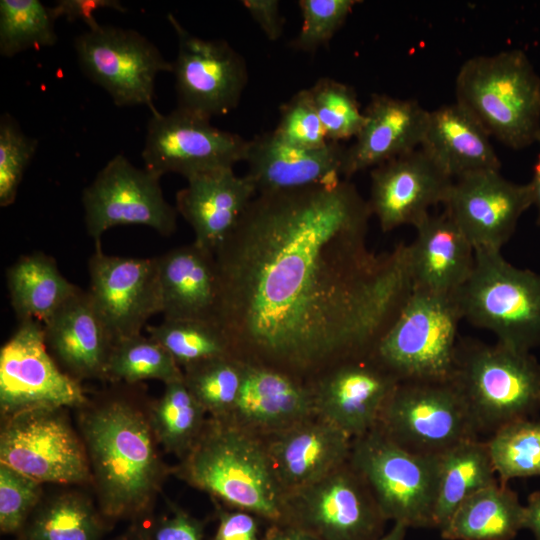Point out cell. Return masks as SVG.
<instances>
[{
	"label": "cell",
	"instance_id": "cell-35",
	"mask_svg": "<svg viewBox=\"0 0 540 540\" xmlns=\"http://www.w3.org/2000/svg\"><path fill=\"white\" fill-rule=\"evenodd\" d=\"M149 379L166 385L183 381L184 373L168 351L151 337L140 334L114 343L104 380L135 385Z\"/></svg>",
	"mask_w": 540,
	"mask_h": 540
},
{
	"label": "cell",
	"instance_id": "cell-27",
	"mask_svg": "<svg viewBox=\"0 0 540 540\" xmlns=\"http://www.w3.org/2000/svg\"><path fill=\"white\" fill-rule=\"evenodd\" d=\"M415 229L416 237L407 245L412 289L457 295L474 267L472 244L445 211L429 214Z\"/></svg>",
	"mask_w": 540,
	"mask_h": 540
},
{
	"label": "cell",
	"instance_id": "cell-15",
	"mask_svg": "<svg viewBox=\"0 0 540 540\" xmlns=\"http://www.w3.org/2000/svg\"><path fill=\"white\" fill-rule=\"evenodd\" d=\"M151 113L142 150L146 170L188 179L245 160L249 140L213 126L211 119L179 107Z\"/></svg>",
	"mask_w": 540,
	"mask_h": 540
},
{
	"label": "cell",
	"instance_id": "cell-50",
	"mask_svg": "<svg viewBox=\"0 0 540 540\" xmlns=\"http://www.w3.org/2000/svg\"><path fill=\"white\" fill-rule=\"evenodd\" d=\"M524 528L540 540V490L531 493L524 506Z\"/></svg>",
	"mask_w": 540,
	"mask_h": 540
},
{
	"label": "cell",
	"instance_id": "cell-46",
	"mask_svg": "<svg viewBox=\"0 0 540 540\" xmlns=\"http://www.w3.org/2000/svg\"><path fill=\"white\" fill-rule=\"evenodd\" d=\"M219 522L213 540H260L258 516L248 511L219 512Z\"/></svg>",
	"mask_w": 540,
	"mask_h": 540
},
{
	"label": "cell",
	"instance_id": "cell-5",
	"mask_svg": "<svg viewBox=\"0 0 540 540\" xmlns=\"http://www.w3.org/2000/svg\"><path fill=\"white\" fill-rule=\"evenodd\" d=\"M451 381L464 397L479 433L540 410V363L528 351L499 342L459 340Z\"/></svg>",
	"mask_w": 540,
	"mask_h": 540
},
{
	"label": "cell",
	"instance_id": "cell-34",
	"mask_svg": "<svg viewBox=\"0 0 540 540\" xmlns=\"http://www.w3.org/2000/svg\"><path fill=\"white\" fill-rule=\"evenodd\" d=\"M206 415L183 380L165 385L162 396L150 409L149 420L157 442L183 458L202 433Z\"/></svg>",
	"mask_w": 540,
	"mask_h": 540
},
{
	"label": "cell",
	"instance_id": "cell-25",
	"mask_svg": "<svg viewBox=\"0 0 540 540\" xmlns=\"http://www.w3.org/2000/svg\"><path fill=\"white\" fill-rule=\"evenodd\" d=\"M257 195L252 181L233 168L200 173L176 194V210L191 226L194 242L215 251Z\"/></svg>",
	"mask_w": 540,
	"mask_h": 540
},
{
	"label": "cell",
	"instance_id": "cell-9",
	"mask_svg": "<svg viewBox=\"0 0 540 540\" xmlns=\"http://www.w3.org/2000/svg\"><path fill=\"white\" fill-rule=\"evenodd\" d=\"M375 427L404 449L426 456L480 434L451 380L399 382Z\"/></svg>",
	"mask_w": 540,
	"mask_h": 540
},
{
	"label": "cell",
	"instance_id": "cell-38",
	"mask_svg": "<svg viewBox=\"0 0 540 540\" xmlns=\"http://www.w3.org/2000/svg\"><path fill=\"white\" fill-rule=\"evenodd\" d=\"M501 483L540 476V421L529 418L510 422L486 440Z\"/></svg>",
	"mask_w": 540,
	"mask_h": 540
},
{
	"label": "cell",
	"instance_id": "cell-18",
	"mask_svg": "<svg viewBox=\"0 0 540 540\" xmlns=\"http://www.w3.org/2000/svg\"><path fill=\"white\" fill-rule=\"evenodd\" d=\"M533 205L530 184H517L500 170H485L454 179L445 212L474 250L501 251L522 214Z\"/></svg>",
	"mask_w": 540,
	"mask_h": 540
},
{
	"label": "cell",
	"instance_id": "cell-8",
	"mask_svg": "<svg viewBox=\"0 0 540 540\" xmlns=\"http://www.w3.org/2000/svg\"><path fill=\"white\" fill-rule=\"evenodd\" d=\"M349 462L387 521L408 528H434L436 456L410 452L374 427L353 438Z\"/></svg>",
	"mask_w": 540,
	"mask_h": 540
},
{
	"label": "cell",
	"instance_id": "cell-52",
	"mask_svg": "<svg viewBox=\"0 0 540 540\" xmlns=\"http://www.w3.org/2000/svg\"><path fill=\"white\" fill-rule=\"evenodd\" d=\"M408 527L400 522L393 523L390 530L376 540H405Z\"/></svg>",
	"mask_w": 540,
	"mask_h": 540
},
{
	"label": "cell",
	"instance_id": "cell-28",
	"mask_svg": "<svg viewBox=\"0 0 540 540\" xmlns=\"http://www.w3.org/2000/svg\"><path fill=\"white\" fill-rule=\"evenodd\" d=\"M156 258L164 319L215 323L218 277L214 252L193 241Z\"/></svg>",
	"mask_w": 540,
	"mask_h": 540
},
{
	"label": "cell",
	"instance_id": "cell-39",
	"mask_svg": "<svg viewBox=\"0 0 540 540\" xmlns=\"http://www.w3.org/2000/svg\"><path fill=\"white\" fill-rule=\"evenodd\" d=\"M49 7L39 0L0 1V54L10 58L57 42Z\"/></svg>",
	"mask_w": 540,
	"mask_h": 540
},
{
	"label": "cell",
	"instance_id": "cell-21",
	"mask_svg": "<svg viewBox=\"0 0 540 540\" xmlns=\"http://www.w3.org/2000/svg\"><path fill=\"white\" fill-rule=\"evenodd\" d=\"M263 440L285 497L346 463L353 439L315 415Z\"/></svg>",
	"mask_w": 540,
	"mask_h": 540
},
{
	"label": "cell",
	"instance_id": "cell-31",
	"mask_svg": "<svg viewBox=\"0 0 540 540\" xmlns=\"http://www.w3.org/2000/svg\"><path fill=\"white\" fill-rule=\"evenodd\" d=\"M437 484L434 528L440 530L456 508L478 490L496 483L486 441H461L436 455Z\"/></svg>",
	"mask_w": 540,
	"mask_h": 540
},
{
	"label": "cell",
	"instance_id": "cell-53",
	"mask_svg": "<svg viewBox=\"0 0 540 540\" xmlns=\"http://www.w3.org/2000/svg\"><path fill=\"white\" fill-rule=\"evenodd\" d=\"M121 540H150L148 538H145L141 535H130V536H127Z\"/></svg>",
	"mask_w": 540,
	"mask_h": 540
},
{
	"label": "cell",
	"instance_id": "cell-48",
	"mask_svg": "<svg viewBox=\"0 0 540 540\" xmlns=\"http://www.w3.org/2000/svg\"><path fill=\"white\" fill-rule=\"evenodd\" d=\"M241 3L270 41H276L281 37L284 20L279 1L243 0Z\"/></svg>",
	"mask_w": 540,
	"mask_h": 540
},
{
	"label": "cell",
	"instance_id": "cell-43",
	"mask_svg": "<svg viewBox=\"0 0 540 540\" xmlns=\"http://www.w3.org/2000/svg\"><path fill=\"white\" fill-rule=\"evenodd\" d=\"M41 483L0 463V530L19 534L41 502Z\"/></svg>",
	"mask_w": 540,
	"mask_h": 540
},
{
	"label": "cell",
	"instance_id": "cell-42",
	"mask_svg": "<svg viewBox=\"0 0 540 540\" xmlns=\"http://www.w3.org/2000/svg\"><path fill=\"white\" fill-rule=\"evenodd\" d=\"M357 0H300L302 25L290 46L298 51L313 53L327 45L343 26Z\"/></svg>",
	"mask_w": 540,
	"mask_h": 540
},
{
	"label": "cell",
	"instance_id": "cell-13",
	"mask_svg": "<svg viewBox=\"0 0 540 540\" xmlns=\"http://www.w3.org/2000/svg\"><path fill=\"white\" fill-rule=\"evenodd\" d=\"M160 176L115 155L82 193L87 234L95 245L114 226L143 225L168 237L177 228V210L160 186Z\"/></svg>",
	"mask_w": 540,
	"mask_h": 540
},
{
	"label": "cell",
	"instance_id": "cell-26",
	"mask_svg": "<svg viewBox=\"0 0 540 540\" xmlns=\"http://www.w3.org/2000/svg\"><path fill=\"white\" fill-rule=\"evenodd\" d=\"M43 328L47 348L65 373L77 381L104 379L114 340L87 290L78 288Z\"/></svg>",
	"mask_w": 540,
	"mask_h": 540
},
{
	"label": "cell",
	"instance_id": "cell-20",
	"mask_svg": "<svg viewBox=\"0 0 540 540\" xmlns=\"http://www.w3.org/2000/svg\"><path fill=\"white\" fill-rule=\"evenodd\" d=\"M370 178L367 201L383 232L416 227L444 205L454 181L421 147L371 169Z\"/></svg>",
	"mask_w": 540,
	"mask_h": 540
},
{
	"label": "cell",
	"instance_id": "cell-24",
	"mask_svg": "<svg viewBox=\"0 0 540 540\" xmlns=\"http://www.w3.org/2000/svg\"><path fill=\"white\" fill-rule=\"evenodd\" d=\"M315 415L308 382L277 369L245 363L239 397L226 421L265 438Z\"/></svg>",
	"mask_w": 540,
	"mask_h": 540
},
{
	"label": "cell",
	"instance_id": "cell-1",
	"mask_svg": "<svg viewBox=\"0 0 540 540\" xmlns=\"http://www.w3.org/2000/svg\"><path fill=\"white\" fill-rule=\"evenodd\" d=\"M371 216L345 179L254 197L214 251L236 358L309 382L371 351L412 290L406 244L368 248Z\"/></svg>",
	"mask_w": 540,
	"mask_h": 540
},
{
	"label": "cell",
	"instance_id": "cell-10",
	"mask_svg": "<svg viewBox=\"0 0 540 540\" xmlns=\"http://www.w3.org/2000/svg\"><path fill=\"white\" fill-rule=\"evenodd\" d=\"M0 463L43 483L92 480L85 444L64 408H37L6 417L0 432Z\"/></svg>",
	"mask_w": 540,
	"mask_h": 540
},
{
	"label": "cell",
	"instance_id": "cell-22",
	"mask_svg": "<svg viewBox=\"0 0 540 540\" xmlns=\"http://www.w3.org/2000/svg\"><path fill=\"white\" fill-rule=\"evenodd\" d=\"M364 115L361 131L345 149L342 166L345 180L420 148L429 111L413 99L374 93Z\"/></svg>",
	"mask_w": 540,
	"mask_h": 540
},
{
	"label": "cell",
	"instance_id": "cell-12",
	"mask_svg": "<svg viewBox=\"0 0 540 540\" xmlns=\"http://www.w3.org/2000/svg\"><path fill=\"white\" fill-rule=\"evenodd\" d=\"M78 64L92 82L102 87L115 105L154 107L156 76L172 72L159 49L132 29L100 25L74 40Z\"/></svg>",
	"mask_w": 540,
	"mask_h": 540
},
{
	"label": "cell",
	"instance_id": "cell-47",
	"mask_svg": "<svg viewBox=\"0 0 540 540\" xmlns=\"http://www.w3.org/2000/svg\"><path fill=\"white\" fill-rule=\"evenodd\" d=\"M150 540H203V527L182 509H175L154 528Z\"/></svg>",
	"mask_w": 540,
	"mask_h": 540
},
{
	"label": "cell",
	"instance_id": "cell-3",
	"mask_svg": "<svg viewBox=\"0 0 540 540\" xmlns=\"http://www.w3.org/2000/svg\"><path fill=\"white\" fill-rule=\"evenodd\" d=\"M175 471L192 487L231 507L253 513L269 524L284 521V493L263 438L229 421L208 417Z\"/></svg>",
	"mask_w": 540,
	"mask_h": 540
},
{
	"label": "cell",
	"instance_id": "cell-19",
	"mask_svg": "<svg viewBox=\"0 0 540 540\" xmlns=\"http://www.w3.org/2000/svg\"><path fill=\"white\" fill-rule=\"evenodd\" d=\"M399 382L368 353L340 361L308 383L316 416L353 439L377 425Z\"/></svg>",
	"mask_w": 540,
	"mask_h": 540
},
{
	"label": "cell",
	"instance_id": "cell-44",
	"mask_svg": "<svg viewBox=\"0 0 540 540\" xmlns=\"http://www.w3.org/2000/svg\"><path fill=\"white\" fill-rule=\"evenodd\" d=\"M273 132L283 142L302 149H320L330 142L308 89L298 91L280 107Z\"/></svg>",
	"mask_w": 540,
	"mask_h": 540
},
{
	"label": "cell",
	"instance_id": "cell-45",
	"mask_svg": "<svg viewBox=\"0 0 540 540\" xmlns=\"http://www.w3.org/2000/svg\"><path fill=\"white\" fill-rule=\"evenodd\" d=\"M103 8L126 12V8L117 0H59L53 7H49L55 21L59 17H64L69 22L79 20L88 26V30L100 26L94 13Z\"/></svg>",
	"mask_w": 540,
	"mask_h": 540
},
{
	"label": "cell",
	"instance_id": "cell-49",
	"mask_svg": "<svg viewBox=\"0 0 540 540\" xmlns=\"http://www.w3.org/2000/svg\"><path fill=\"white\" fill-rule=\"evenodd\" d=\"M260 540H318L308 532L287 523L270 524Z\"/></svg>",
	"mask_w": 540,
	"mask_h": 540
},
{
	"label": "cell",
	"instance_id": "cell-29",
	"mask_svg": "<svg viewBox=\"0 0 540 540\" xmlns=\"http://www.w3.org/2000/svg\"><path fill=\"white\" fill-rule=\"evenodd\" d=\"M490 135L462 105H443L429 111L421 148L453 179L500 170V160Z\"/></svg>",
	"mask_w": 540,
	"mask_h": 540
},
{
	"label": "cell",
	"instance_id": "cell-41",
	"mask_svg": "<svg viewBox=\"0 0 540 540\" xmlns=\"http://www.w3.org/2000/svg\"><path fill=\"white\" fill-rule=\"evenodd\" d=\"M38 140L26 135L16 119L0 117V206L14 203L23 175L37 150Z\"/></svg>",
	"mask_w": 540,
	"mask_h": 540
},
{
	"label": "cell",
	"instance_id": "cell-14",
	"mask_svg": "<svg viewBox=\"0 0 540 540\" xmlns=\"http://www.w3.org/2000/svg\"><path fill=\"white\" fill-rule=\"evenodd\" d=\"M87 398L79 381L63 371L50 354L43 324L19 325L0 350V410L4 418L37 408L83 407Z\"/></svg>",
	"mask_w": 540,
	"mask_h": 540
},
{
	"label": "cell",
	"instance_id": "cell-32",
	"mask_svg": "<svg viewBox=\"0 0 540 540\" xmlns=\"http://www.w3.org/2000/svg\"><path fill=\"white\" fill-rule=\"evenodd\" d=\"M10 303L19 321L44 324L79 288L51 256L34 252L19 257L6 272Z\"/></svg>",
	"mask_w": 540,
	"mask_h": 540
},
{
	"label": "cell",
	"instance_id": "cell-7",
	"mask_svg": "<svg viewBox=\"0 0 540 540\" xmlns=\"http://www.w3.org/2000/svg\"><path fill=\"white\" fill-rule=\"evenodd\" d=\"M463 320L521 351L540 345V275L501 251L475 250L472 273L457 294Z\"/></svg>",
	"mask_w": 540,
	"mask_h": 540
},
{
	"label": "cell",
	"instance_id": "cell-23",
	"mask_svg": "<svg viewBox=\"0 0 540 540\" xmlns=\"http://www.w3.org/2000/svg\"><path fill=\"white\" fill-rule=\"evenodd\" d=\"M346 147L330 141L320 149H302L280 140L273 131L249 140L246 176L257 194L298 190L338 181Z\"/></svg>",
	"mask_w": 540,
	"mask_h": 540
},
{
	"label": "cell",
	"instance_id": "cell-16",
	"mask_svg": "<svg viewBox=\"0 0 540 540\" xmlns=\"http://www.w3.org/2000/svg\"><path fill=\"white\" fill-rule=\"evenodd\" d=\"M168 20L178 41L172 70L177 107L208 119L237 108L248 81L244 58L228 42L200 38L172 14Z\"/></svg>",
	"mask_w": 540,
	"mask_h": 540
},
{
	"label": "cell",
	"instance_id": "cell-6",
	"mask_svg": "<svg viewBox=\"0 0 540 540\" xmlns=\"http://www.w3.org/2000/svg\"><path fill=\"white\" fill-rule=\"evenodd\" d=\"M461 320L457 295L412 289L369 354L400 382L451 380Z\"/></svg>",
	"mask_w": 540,
	"mask_h": 540
},
{
	"label": "cell",
	"instance_id": "cell-37",
	"mask_svg": "<svg viewBox=\"0 0 540 540\" xmlns=\"http://www.w3.org/2000/svg\"><path fill=\"white\" fill-rule=\"evenodd\" d=\"M146 330L182 370L205 360L234 356L225 335L212 322L163 319L157 325L146 326Z\"/></svg>",
	"mask_w": 540,
	"mask_h": 540
},
{
	"label": "cell",
	"instance_id": "cell-30",
	"mask_svg": "<svg viewBox=\"0 0 540 540\" xmlns=\"http://www.w3.org/2000/svg\"><path fill=\"white\" fill-rule=\"evenodd\" d=\"M524 529V505L497 481L466 498L439 530L445 540H512Z\"/></svg>",
	"mask_w": 540,
	"mask_h": 540
},
{
	"label": "cell",
	"instance_id": "cell-2",
	"mask_svg": "<svg viewBox=\"0 0 540 540\" xmlns=\"http://www.w3.org/2000/svg\"><path fill=\"white\" fill-rule=\"evenodd\" d=\"M81 428L101 513L111 519L143 514L167 471L149 417L112 395L85 412Z\"/></svg>",
	"mask_w": 540,
	"mask_h": 540
},
{
	"label": "cell",
	"instance_id": "cell-4",
	"mask_svg": "<svg viewBox=\"0 0 540 540\" xmlns=\"http://www.w3.org/2000/svg\"><path fill=\"white\" fill-rule=\"evenodd\" d=\"M456 102L490 136L512 149L540 138V77L517 49L468 59L455 81Z\"/></svg>",
	"mask_w": 540,
	"mask_h": 540
},
{
	"label": "cell",
	"instance_id": "cell-40",
	"mask_svg": "<svg viewBox=\"0 0 540 540\" xmlns=\"http://www.w3.org/2000/svg\"><path fill=\"white\" fill-rule=\"evenodd\" d=\"M308 90L329 141L341 143L358 135L366 117L351 86L322 77Z\"/></svg>",
	"mask_w": 540,
	"mask_h": 540
},
{
	"label": "cell",
	"instance_id": "cell-51",
	"mask_svg": "<svg viewBox=\"0 0 540 540\" xmlns=\"http://www.w3.org/2000/svg\"><path fill=\"white\" fill-rule=\"evenodd\" d=\"M540 146V138L538 140ZM532 191L533 205L537 209L536 223L540 228V149L538 154V160L534 166L533 178L529 182Z\"/></svg>",
	"mask_w": 540,
	"mask_h": 540
},
{
	"label": "cell",
	"instance_id": "cell-33",
	"mask_svg": "<svg viewBox=\"0 0 540 540\" xmlns=\"http://www.w3.org/2000/svg\"><path fill=\"white\" fill-rule=\"evenodd\" d=\"M101 531V520L89 499L65 493L40 502L18 540H99Z\"/></svg>",
	"mask_w": 540,
	"mask_h": 540
},
{
	"label": "cell",
	"instance_id": "cell-36",
	"mask_svg": "<svg viewBox=\"0 0 540 540\" xmlns=\"http://www.w3.org/2000/svg\"><path fill=\"white\" fill-rule=\"evenodd\" d=\"M184 383L209 417L226 420L242 386L245 362L234 356L217 357L183 368Z\"/></svg>",
	"mask_w": 540,
	"mask_h": 540
},
{
	"label": "cell",
	"instance_id": "cell-11",
	"mask_svg": "<svg viewBox=\"0 0 540 540\" xmlns=\"http://www.w3.org/2000/svg\"><path fill=\"white\" fill-rule=\"evenodd\" d=\"M283 523L318 540H376L387 520L349 460L318 481L284 497Z\"/></svg>",
	"mask_w": 540,
	"mask_h": 540
},
{
	"label": "cell",
	"instance_id": "cell-17",
	"mask_svg": "<svg viewBox=\"0 0 540 540\" xmlns=\"http://www.w3.org/2000/svg\"><path fill=\"white\" fill-rule=\"evenodd\" d=\"M88 272L87 291L114 343L140 335L147 321L162 312L156 257L108 255L96 244Z\"/></svg>",
	"mask_w": 540,
	"mask_h": 540
}]
</instances>
